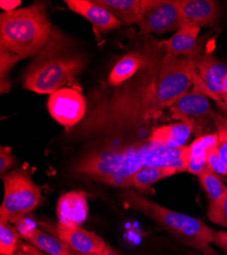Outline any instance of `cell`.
I'll return each instance as SVG.
<instances>
[{
  "label": "cell",
  "instance_id": "cell-1",
  "mask_svg": "<svg viewBox=\"0 0 227 255\" xmlns=\"http://www.w3.org/2000/svg\"><path fill=\"white\" fill-rule=\"evenodd\" d=\"M143 51L144 63L132 79L112 90L94 92L87 115L74 133L76 137L117 140L155 121L153 101L165 50L162 41L145 36Z\"/></svg>",
  "mask_w": 227,
  "mask_h": 255
},
{
  "label": "cell",
  "instance_id": "cell-2",
  "mask_svg": "<svg viewBox=\"0 0 227 255\" xmlns=\"http://www.w3.org/2000/svg\"><path fill=\"white\" fill-rule=\"evenodd\" d=\"M189 159V146L172 148L146 138L97 148L76 160L73 171L103 184L129 188L133 187V177L143 168L164 166L182 173L187 172Z\"/></svg>",
  "mask_w": 227,
  "mask_h": 255
},
{
  "label": "cell",
  "instance_id": "cell-3",
  "mask_svg": "<svg viewBox=\"0 0 227 255\" xmlns=\"http://www.w3.org/2000/svg\"><path fill=\"white\" fill-rule=\"evenodd\" d=\"M86 66V59L76 51L70 40L54 29L45 46L35 56L24 75L25 89L52 94L72 82Z\"/></svg>",
  "mask_w": 227,
  "mask_h": 255
},
{
  "label": "cell",
  "instance_id": "cell-4",
  "mask_svg": "<svg viewBox=\"0 0 227 255\" xmlns=\"http://www.w3.org/2000/svg\"><path fill=\"white\" fill-rule=\"evenodd\" d=\"M52 31L46 6L41 2L0 14V46L19 58L36 56Z\"/></svg>",
  "mask_w": 227,
  "mask_h": 255
},
{
  "label": "cell",
  "instance_id": "cell-5",
  "mask_svg": "<svg viewBox=\"0 0 227 255\" xmlns=\"http://www.w3.org/2000/svg\"><path fill=\"white\" fill-rule=\"evenodd\" d=\"M121 198L128 206L158 224L182 244L200 251L204 255H217L211 247L214 230L201 220L168 209L134 191H126L122 193Z\"/></svg>",
  "mask_w": 227,
  "mask_h": 255
},
{
  "label": "cell",
  "instance_id": "cell-6",
  "mask_svg": "<svg viewBox=\"0 0 227 255\" xmlns=\"http://www.w3.org/2000/svg\"><path fill=\"white\" fill-rule=\"evenodd\" d=\"M194 82L193 60L176 57L165 52L156 84L153 101V117L156 121L166 109H170Z\"/></svg>",
  "mask_w": 227,
  "mask_h": 255
},
{
  "label": "cell",
  "instance_id": "cell-7",
  "mask_svg": "<svg viewBox=\"0 0 227 255\" xmlns=\"http://www.w3.org/2000/svg\"><path fill=\"white\" fill-rule=\"evenodd\" d=\"M2 179L4 196L0 206V223L15 224L38 207L42 199L41 189L24 169H14Z\"/></svg>",
  "mask_w": 227,
  "mask_h": 255
},
{
  "label": "cell",
  "instance_id": "cell-8",
  "mask_svg": "<svg viewBox=\"0 0 227 255\" xmlns=\"http://www.w3.org/2000/svg\"><path fill=\"white\" fill-rule=\"evenodd\" d=\"M169 110L172 119L191 124L200 136L214 134L212 131L216 130L217 114L213 112L209 98L195 87L179 97Z\"/></svg>",
  "mask_w": 227,
  "mask_h": 255
},
{
  "label": "cell",
  "instance_id": "cell-9",
  "mask_svg": "<svg viewBox=\"0 0 227 255\" xmlns=\"http://www.w3.org/2000/svg\"><path fill=\"white\" fill-rule=\"evenodd\" d=\"M138 25L143 36L177 31L179 0H145Z\"/></svg>",
  "mask_w": 227,
  "mask_h": 255
},
{
  "label": "cell",
  "instance_id": "cell-10",
  "mask_svg": "<svg viewBox=\"0 0 227 255\" xmlns=\"http://www.w3.org/2000/svg\"><path fill=\"white\" fill-rule=\"evenodd\" d=\"M194 87L208 98L224 101L223 81L227 75V66L209 53L193 59Z\"/></svg>",
  "mask_w": 227,
  "mask_h": 255
},
{
  "label": "cell",
  "instance_id": "cell-11",
  "mask_svg": "<svg viewBox=\"0 0 227 255\" xmlns=\"http://www.w3.org/2000/svg\"><path fill=\"white\" fill-rule=\"evenodd\" d=\"M47 108L57 123L68 128L80 123L88 112L85 96L74 88H61L52 93L48 98Z\"/></svg>",
  "mask_w": 227,
  "mask_h": 255
},
{
  "label": "cell",
  "instance_id": "cell-12",
  "mask_svg": "<svg viewBox=\"0 0 227 255\" xmlns=\"http://www.w3.org/2000/svg\"><path fill=\"white\" fill-rule=\"evenodd\" d=\"M219 17V5L214 0H179L181 27H211Z\"/></svg>",
  "mask_w": 227,
  "mask_h": 255
},
{
  "label": "cell",
  "instance_id": "cell-13",
  "mask_svg": "<svg viewBox=\"0 0 227 255\" xmlns=\"http://www.w3.org/2000/svg\"><path fill=\"white\" fill-rule=\"evenodd\" d=\"M57 235L61 241L78 254H98L108 248L101 237L81 227H68L58 224Z\"/></svg>",
  "mask_w": 227,
  "mask_h": 255
},
{
  "label": "cell",
  "instance_id": "cell-14",
  "mask_svg": "<svg viewBox=\"0 0 227 255\" xmlns=\"http://www.w3.org/2000/svg\"><path fill=\"white\" fill-rule=\"evenodd\" d=\"M65 3L70 9L88 19L99 32H107L122 26L116 16L95 0H65Z\"/></svg>",
  "mask_w": 227,
  "mask_h": 255
},
{
  "label": "cell",
  "instance_id": "cell-15",
  "mask_svg": "<svg viewBox=\"0 0 227 255\" xmlns=\"http://www.w3.org/2000/svg\"><path fill=\"white\" fill-rule=\"evenodd\" d=\"M89 207L86 194L72 191L61 196L57 202L58 224L68 227H80L88 218Z\"/></svg>",
  "mask_w": 227,
  "mask_h": 255
},
{
  "label": "cell",
  "instance_id": "cell-16",
  "mask_svg": "<svg viewBox=\"0 0 227 255\" xmlns=\"http://www.w3.org/2000/svg\"><path fill=\"white\" fill-rule=\"evenodd\" d=\"M200 31L197 27H181L171 38L162 41L165 52L176 57L195 59L202 54L198 42Z\"/></svg>",
  "mask_w": 227,
  "mask_h": 255
},
{
  "label": "cell",
  "instance_id": "cell-17",
  "mask_svg": "<svg viewBox=\"0 0 227 255\" xmlns=\"http://www.w3.org/2000/svg\"><path fill=\"white\" fill-rule=\"evenodd\" d=\"M17 224L19 236L47 255H74V251L59 238H55L40 229L27 225Z\"/></svg>",
  "mask_w": 227,
  "mask_h": 255
},
{
  "label": "cell",
  "instance_id": "cell-18",
  "mask_svg": "<svg viewBox=\"0 0 227 255\" xmlns=\"http://www.w3.org/2000/svg\"><path fill=\"white\" fill-rule=\"evenodd\" d=\"M193 132L194 128L191 124L178 122L153 128L148 139L165 146L178 148L185 146Z\"/></svg>",
  "mask_w": 227,
  "mask_h": 255
},
{
  "label": "cell",
  "instance_id": "cell-19",
  "mask_svg": "<svg viewBox=\"0 0 227 255\" xmlns=\"http://www.w3.org/2000/svg\"><path fill=\"white\" fill-rule=\"evenodd\" d=\"M217 133L199 136L190 146V159L187 172L196 176H200L207 165V155L213 147L217 145Z\"/></svg>",
  "mask_w": 227,
  "mask_h": 255
},
{
  "label": "cell",
  "instance_id": "cell-20",
  "mask_svg": "<svg viewBox=\"0 0 227 255\" xmlns=\"http://www.w3.org/2000/svg\"><path fill=\"white\" fill-rule=\"evenodd\" d=\"M144 59L145 55L143 48L140 51H133L122 56L108 76V86L116 87L132 79L142 68Z\"/></svg>",
  "mask_w": 227,
  "mask_h": 255
},
{
  "label": "cell",
  "instance_id": "cell-21",
  "mask_svg": "<svg viewBox=\"0 0 227 255\" xmlns=\"http://www.w3.org/2000/svg\"><path fill=\"white\" fill-rule=\"evenodd\" d=\"M108 9L122 24L132 25L139 23L145 0H95Z\"/></svg>",
  "mask_w": 227,
  "mask_h": 255
},
{
  "label": "cell",
  "instance_id": "cell-22",
  "mask_svg": "<svg viewBox=\"0 0 227 255\" xmlns=\"http://www.w3.org/2000/svg\"><path fill=\"white\" fill-rule=\"evenodd\" d=\"M178 171L171 167L149 166L139 171L133 177V187L140 192L148 193L152 190V186L157 182L176 175Z\"/></svg>",
  "mask_w": 227,
  "mask_h": 255
},
{
  "label": "cell",
  "instance_id": "cell-23",
  "mask_svg": "<svg viewBox=\"0 0 227 255\" xmlns=\"http://www.w3.org/2000/svg\"><path fill=\"white\" fill-rule=\"evenodd\" d=\"M200 183L207 193L210 203L216 202L227 194V186L223 183L221 178L212 172L209 167L199 176Z\"/></svg>",
  "mask_w": 227,
  "mask_h": 255
},
{
  "label": "cell",
  "instance_id": "cell-24",
  "mask_svg": "<svg viewBox=\"0 0 227 255\" xmlns=\"http://www.w3.org/2000/svg\"><path fill=\"white\" fill-rule=\"evenodd\" d=\"M20 236L17 229L10 224L0 223V255H14Z\"/></svg>",
  "mask_w": 227,
  "mask_h": 255
},
{
  "label": "cell",
  "instance_id": "cell-25",
  "mask_svg": "<svg viewBox=\"0 0 227 255\" xmlns=\"http://www.w3.org/2000/svg\"><path fill=\"white\" fill-rule=\"evenodd\" d=\"M20 58L14 53L0 46V62H1V93H7L10 89V82L8 80L9 72Z\"/></svg>",
  "mask_w": 227,
  "mask_h": 255
},
{
  "label": "cell",
  "instance_id": "cell-26",
  "mask_svg": "<svg viewBox=\"0 0 227 255\" xmlns=\"http://www.w3.org/2000/svg\"><path fill=\"white\" fill-rule=\"evenodd\" d=\"M208 219L213 224L227 228V194L220 200L210 203Z\"/></svg>",
  "mask_w": 227,
  "mask_h": 255
},
{
  "label": "cell",
  "instance_id": "cell-27",
  "mask_svg": "<svg viewBox=\"0 0 227 255\" xmlns=\"http://www.w3.org/2000/svg\"><path fill=\"white\" fill-rule=\"evenodd\" d=\"M216 132L218 136L217 141V151L218 155L223 162V164L227 167V128L220 122L218 118V114L215 118Z\"/></svg>",
  "mask_w": 227,
  "mask_h": 255
},
{
  "label": "cell",
  "instance_id": "cell-28",
  "mask_svg": "<svg viewBox=\"0 0 227 255\" xmlns=\"http://www.w3.org/2000/svg\"><path fill=\"white\" fill-rule=\"evenodd\" d=\"M207 165L215 174L227 177V167L223 164V162L221 161V159L218 155L217 145L215 147H213L212 149L208 152Z\"/></svg>",
  "mask_w": 227,
  "mask_h": 255
},
{
  "label": "cell",
  "instance_id": "cell-29",
  "mask_svg": "<svg viewBox=\"0 0 227 255\" xmlns=\"http://www.w3.org/2000/svg\"><path fill=\"white\" fill-rule=\"evenodd\" d=\"M14 162V157L11 154V150L9 147H1L0 148V174L1 177L5 175L7 169L12 166Z\"/></svg>",
  "mask_w": 227,
  "mask_h": 255
},
{
  "label": "cell",
  "instance_id": "cell-30",
  "mask_svg": "<svg viewBox=\"0 0 227 255\" xmlns=\"http://www.w3.org/2000/svg\"><path fill=\"white\" fill-rule=\"evenodd\" d=\"M14 255H47V254L39 250L37 247H35L32 244L30 245L28 243L20 241Z\"/></svg>",
  "mask_w": 227,
  "mask_h": 255
},
{
  "label": "cell",
  "instance_id": "cell-31",
  "mask_svg": "<svg viewBox=\"0 0 227 255\" xmlns=\"http://www.w3.org/2000/svg\"><path fill=\"white\" fill-rule=\"evenodd\" d=\"M212 244L219 247L227 255V232L214 231Z\"/></svg>",
  "mask_w": 227,
  "mask_h": 255
},
{
  "label": "cell",
  "instance_id": "cell-32",
  "mask_svg": "<svg viewBox=\"0 0 227 255\" xmlns=\"http://www.w3.org/2000/svg\"><path fill=\"white\" fill-rule=\"evenodd\" d=\"M22 1L20 0H1L0 1V6H1L2 9H4L5 11H12L15 10V7L18 6Z\"/></svg>",
  "mask_w": 227,
  "mask_h": 255
},
{
  "label": "cell",
  "instance_id": "cell-33",
  "mask_svg": "<svg viewBox=\"0 0 227 255\" xmlns=\"http://www.w3.org/2000/svg\"><path fill=\"white\" fill-rule=\"evenodd\" d=\"M74 255H118L117 253H115L112 249H110L109 247L105 250V251H103V252H101V253H98V254H78V253H74Z\"/></svg>",
  "mask_w": 227,
  "mask_h": 255
},
{
  "label": "cell",
  "instance_id": "cell-34",
  "mask_svg": "<svg viewBox=\"0 0 227 255\" xmlns=\"http://www.w3.org/2000/svg\"><path fill=\"white\" fill-rule=\"evenodd\" d=\"M215 102L219 106L220 110L227 116V102H224L221 100H215Z\"/></svg>",
  "mask_w": 227,
  "mask_h": 255
},
{
  "label": "cell",
  "instance_id": "cell-35",
  "mask_svg": "<svg viewBox=\"0 0 227 255\" xmlns=\"http://www.w3.org/2000/svg\"><path fill=\"white\" fill-rule=\"evenodd\" d=\"M223 94H224V102H227V75L223 81Z\"/></svg>",
  "mask_w": 227,
  "mask_h": 255
},
{
  "label": "cell",
  "instance_id": "cell-36",
  "mask_svg": "<svg viewBox=\"0 0 227 255\" xmlns=\"http://www.w3.org/2000/svg\"><path fill=\"white\" fill-rule=\"evenodd\" d=\"M218 118H219L220 122L227 128V118L224 117V116H221V115H219V114H218Z\"/></svg>",
  "mask_w": 227,
  "mask_h": 255
}]
</instances>
